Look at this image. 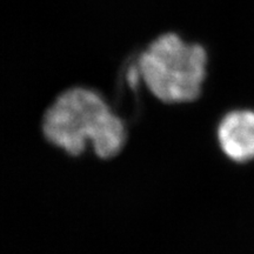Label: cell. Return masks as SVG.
Wrapping results in <instances>:
<instances>
[{"label": "cell", "mask_w": 254, "mask_h": 254, "mask_svg": "<svg viewBox=\"0 0 254 254\" xmlns=\"http://www.w3.org/2000/svg\"><path fill=\"white\" fill-rule=\"evenodd\" d=\"M43 132L51 144L79 155L88 144L98 157L110 159L123 150L126 129L99 93L84 87L64 92L47 110Z\"/></svg>", "instance_id": "1"}, {"label": "cell", "mask_w": 254, "mask_h": 254, "mask_svg": "<svg viewBox=\"0 0 254 254\" xmlns=\"http://www.w3.org/2000/svg\"><path fill=\"white\" fill-rule=\"evenodd\" d=\"M218 141L228 158L239 163L254 159V112L241 110L226 114L218 127Z\"/></svg>", "instance_id": "3"}, {"label": "cell", "mask_w": 254, "mask_h": 254, "mask_svg": "<svg viewBox=\"0 0 254 254\" xmlns=\"http://www.w3.org/2000/svg\"><path fill=\"white\" fill-rule=\"evenodd\" d=\"M207 55L198 44H187L177 34L155 39L139 58V77L151 93L166 104L195 100L206 78Z\"/></svg>", "instance_id": "2"}]
</instances>
